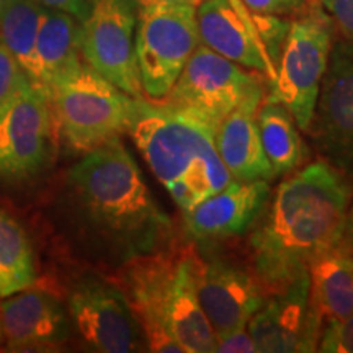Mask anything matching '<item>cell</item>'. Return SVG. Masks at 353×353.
<instances>
[{
    "mask_svg": "<svg viewBox=\"0 0 353 353\" xmlns=\"http://www.w3.org/2000/svg\"><path fill=\"white\" fill-rule=\"evenodd\" d=\"M136 7H161V6H193L196 7L201 0H134Z\"/></svg>",
    "mask_w": 353,
    "mask_h": 353,
    "instance_id": "1f68e13d",
    "label": "cell"
},
{
    "mask_svg": "<svg viewBox=\"0 0 353 353\" xmlns=\"http://www.w3.org/2000/svg\"><path fill=\"white\" fill-rule=\"evenodd\" d=\"M339 247H342L343 250H347L348 254L353 255V201L350 203V206H348L345 224H343L342 239Z\"/></svg>",
    "mask_w": 353,
    "mask_h": 353,
    "instance_id": "4dcf8cb0",
    "label": "cell"
},
{
    "mask_svg": "<svg viewBox=\"0 0 353 353\" xmlns=\"http://www.w3.org/2000/svg\"><path fill=\"white\" fill-rule=\"evenodd\" d=\"M353 198L348 175L327 161L309 164L278 185L250 237L254 270L268 293L285 288L322 254L339 247Z\"/></svg>",
    "mask_w": 353,
    "mask_h": 353,
    "instance_id": "6da1fadb",
    "label": "cell"
},
{
    "mask_svg": "<svg viewBox=\"0 0 353 353\" xmlns=\"http://www.w3.org/2000/svg\"><path fill=\"white\" fill-rule=\"evenodd\" d=\"M332 50V33L321 13L291 21L272 81L270 100L293 114L301 131L311 126L321 83Z\"/></svg>",
    "mask_w": 353,
    "mask_h": 353,
    "instance_id": "52a82bcc",
    "label": "cell"
},
{
    "mask_svg": "<svg viewBox=\"0 0 353 353\" xmlns=\"http://www.w3.org/2000/svg\"><path fill=\"white\" fill-rule=\"evenodd\" d=\"M262 97L263 88L249 94L216 126V149L231 179L237 182H270L275 176L265 156L255 118Z\"/></svg>",
    "mask_w": 353,
    "mask_h": 353,
    "instance_id": "ac0fdd59",
    "label": "cell"
},
{
    "mask_svg": "<svg viewBox=\"0 0 353 353\" xmlns=\"http://www.w3.org/2000/svg\"><path fill=\"white\" fill-rule=\"evenodd\" d=\"M34 2L41 3L43 7L69 13V15H72L74 19L82 23L88 17V13H90L94 0H34Z\"/></svg>",
    "mask_w": 353,
    "mask_h": 353,
    "instance_id": "f546056e",
    "label": "cell"
},
{
    "mask_svg": "<svg viewBox=\"0 0 353 353\" xmlns=\"http://www.w3.org/2000/svg\"><path fill=\"white\" fill-rule=\"evenodd\" d=\"M138 10L136 59L141 87L149 100L164 101L201 43L196 7L161 6Z\"/></svg>",
    "mask_w": 353,
    "mask_h": 353,
    "instance_id": "8992f818",
    "label": "cell"
},
{
    "mask_svg": "<svg viewBox=\"0 0 353 353\" xmlns=\"http://www.w3.org/2000/svg\"><path fill=\"white\" fill-rule=\"evenodd\" d=\"M44 8L34 0H10L0 12V39L32 83L37 76L34 51Z\"/></svg>",
    "mask_w": 353,
    "mask_h": 353,
    "instance_id": "7402d4cb",
    "label": "cell"
},
{
    "mask_svg": "<svg viewBox=\"0 0 353 353\" xmlns=\"http://www.w3.org/2000/svg\"><path fill=\"white\" fill-rule=\"evenodd\" d=\"M195 262L190 250L170 245L120 265L117 285L139 322L149 352H214L218 339L198 301Z\"/></svg>",
    "mask_w": 353,
    "mask_h": 353,
    "instance_id": "3957f363",
    "label": "cell"
},
{
    "mask_svg": "<svg viewBox=\"0 0 353 353\" xmlns=\"http://www.w3.org/2000/svg\"><path fill=\"white\" fill-rule=\"evenodd\" d=\"M321 6L343 37L353 41V0H321Z\"/></svg>",
    "mask_w": 353,
    "mask_h": 353,
    "instance_id": "4316f807",
    "label": "cell"
},
{
    "mask_svg": "<svg viewBox=\"0 0 353 353\" xmlns=\"http://www.w3.org/2000/svg\"><path fill=\"white\" fill-rule=\"evenodd\" d=\"M68 188L83 228L120 265L172 245L174 224L120 138L83 154L69 170Z\"/></svg>",
    "mask_w": 353,
    "mask_h": 353,
    "instance_id": "7a4b0ae2",
    "label": "cell"
},
{
    "mask_svg": "<svg viewBox=\"0 0 353 353\" xmlns=\"http://www.w3.org/2000/svg\"><path fill=\"white\" fill-rule=\"evenodd\" d=\"M37 278L32 242L19 221L0 210V296L30 288Z\"/></svg>",
    "mask_w": 353,
    "mask_h": 353,
    "instance_id": "603a6c76",
    "label": "cell"
},
{
    "mask_svg": "<svg viewBox=\"0 0 353 353\" xmlns=\"http://www.w3.org/2000/svg\"><path fill=\"white\" fill-rule=\"evenodd\" d=\"M48 101L69 148L85 154L126 132L134 99L82 63L52 83Z\"/></svg>",
    "mask_w": 353,
    "mask_h": 353,
    "instance_id": "5b68a950",
    "label": "cell"
},
{
    "mask_svg": "<svg viewBox=\"0 0 353 353\" xmlns=\"http://www.w3.org/2000/svg\"><path fill=\"white\" fill-rule=\"evenodd\" d=\"M134 0H94L81 23L83 61L132 99H144L136 59Z\"/></svg>",
    "mask_w": 353,
    "mask_h": 353,
    "instance_id": "9c48e42d",
    "label": "cell"
},
{
    "mask_svg": "<svg viewBox=\"0 0 353 353\" xmlns=\"http://www.w3.org/2000/svg\"><path fill=\"white\" fill-rule=\"evenodd\" d=\"M252 21L268 59H270L273 68H276L278 57H280L291 23L281 20L278 15H260V13H254Z\"/></svg>",
    "mask_w": 353,
    "mask_h": 353,
    "instance_id": "cb8c5ba5",
    "label": "cell"
},
{
    "mask_svg": "<svg viewBox=\"0 0 353 353\" xmlns=\"http://www.w3.org/2000/svg\"><path fill=\"white\" fill-rule=\"evenodd\" d=\"M241 3L260 15H286L299 10L304 0H241Z\"/></svg>",
    "mask_w": 353,
    "mask_h": 353,
    "instance_id": "83f0119b",
    "label": "cell"
},
{
    "mask_svg": "<svg viewBox=\"0 0 353 353\" xmlns=\"http://www.w3.org/2000/svg\"><path fill=\"white\" fill-rule=\"evenodd\" d=\"M26 81V74L0 39V108L20 90Z\"/></svg>",
    "mask_w": 353,
    "mask_h": 353,
    "instance_id": "484cf974",
    "label": "cell"
},
{
    "mask_svg": "<svg viewBox=\"0 0 353 353\" xmlns=\"http://www.w3.org/2000/svg\"><path fill=\"white\" fill-rule=\"evenodd\" d=\"M307 132L330 165L353 176V41L335 43Z\"/></svg>",
    "mask_w": 353,
    "mask_h": 353,
    "instance_id": "7c38bea8",
    "label": "cell"
},
{
    "mask_svg": "<svg viewBox=\"0 0 353 353\" xmlns=\"http://www.w3.org/2000/svg\"><path fill=\"white\" fill-rule=\"evenodd\" d=\"M311 304L322 321H343L353 314V255L335 247L309 265Z\"/></svg>",
    "mask_w": 353,
    "mask_h": 353,
    "instance_id": "ffe728a7",
    "label": "cell"
},
{
    "mask_svg": "<svg viewBox=\"0 0 353 353\" xmlns=\"http://www.w3.org/2000/svg\"><path fill=\"white\" fill-rule=\"evenodd\" d=\"M216 128L164 101L134 99L126 132L182 213L231 182Z\"/></svg>",
    "mask_w": 353,
    "mask_h": 353,
    "instance_id": "277c9868",
    "label": "cell"
},
{
    "mask_svg": "<svg viewBox=\"0 0 353 353\" xmlns=\"http://www.w3.org/2000/svg\"><path fill=\"white\" fill-rule=\"evenodd\" d=\"M259 88H263L259 77L200 43L164 103L195 114L216 128Z\"/></svg>",
    "mask_w": 353,
    "mask_h": 353,
    "instance_id": "ba28073f",
    "label": "cell"
},
{
    "mask_svg": "<svg viewBox=\"0 0 353 353\" xmlns=\"http://www.w3.org/2000/svg\"><path fill=\"white\" fill-rule=\"evenodd\" d=\"M69 316L92 350L138 352L143 330L120 286L97 275L82 276L69 291Z\"/></svg>",
    "mask_w": 353,
    "mask_h": 353,
    "instance_id": "8fae6325",
    "label": "cell"
},
{
    "mask_svg": "<svg viewBox=\"0 0 353 353\" xmlns=\"http://www.w3.org/2000/svg\"><path fill=\"white\" fill-rule=\"evenodd\" d=\"M2 339H3V334H2V324H0V342H2Z\"/></svg>",
    "mask_w": 353,
    "mask_h": 353,
    "instance_id": "836d02e7",
    "label": "cell"
},
{
    "mask_svg": "<svg viewBox=\"0 0 353 353\" xmlns=\"http://www.w3.org/2000/svg\"><path fill=\"white\" fill-rule=\"evenodd\" d=\"M255 342L249 330L239 329L231 332L226 337H219L216 342L214 353H255Z\"/></svg>",
    "mask_w": 353,
    "mask_h": 353,
    "instance_id": "f1b7e54d",
    "label": "cell"
},
{
    "mask_svg": "<svg viewBox=\"0 0 353 353\" xmlns=\"http://www.w3.org/2000/svg\"><path fill=\"white\" fill-rule=\"evenodd\" d=\"M81 56V21L65 12L44 8L34 51L33 85L48 99L52 83L82 64Z\"/></svg>",
    "mask_w": 353,
    "mask_h": 353,
    "instance_id": "d6986e66",
    "label": "cell"
},
{
    "mask_svg": "<svg viewBox=\"0 0 353 353\" xmlns=\"http://www.w3.org/2000/svg\"><path fill=\"white\" fill-rule=\"evenodd\" d=\"M257 126L262 148L275 176L296 170L303 162V143L293 114L280 101L268 99L259 107Z\"/></svg>",
    "mask_w": 353,
    "mask_h": 353,
    "instance_id": "44dd1931",
    "label": "cell"
},
{
    "mask_svg": "<svg viewBox=\"0 0 353 353\" xmlns=\"http://www.w3.org/2000/svg\"><path fill=\"white\" fill-rule=\"evenodd\" d=\"M322 319L311 304L309 273L272 293L247 324L257 352H316Z\"/></svg>",
    "mask_w": 353,
    "mask_h": 353,
    "instance_id": "4fadbf2b",
    "label": "cell"
},
{
    "mask_svg": "<svg viewBox=\"0 0 353 353\" xmlns=\"http://www.w3.org/2000/svg\"><path fill=\"white\" fill-rule=\"evenodd\" d=\"M317 352L353 353V314L343 321H330L321 332Z\"/></svg>",
    "mask_w": 353,
    "mask_h": 353,
    "instance_id": "d4e9b609",
    "label": "cell"
},
{
    "mask_svg": "<svg viewBox=\"0 0 353 353\" xmlns=\"http://www.w3.org/2000/svg\"><path fill=\"white\" fill-rule=\"evenodd\" d=\"M8 2H10V0H0V12H2L3 8H6V6H7Z\"/></svg>",
    "mask_w": 353,
    "mask_h": 353,
    "instance_id": "d6a6232c",
    "label": "cell"
},
{
    "mask_svg": "<svg viewBox=\"0 0 353 353\" xmlns=\"http://www.w3.org/2000/svg\"><path fill=\"white\" fill-rule=\"evenodd\" d=\"M270 196L267 180L237 182L196 203L183 213L185 229L196 241H218L244 234L260 218Z\"/></svg>",
    "mask_w": 353,
    "mask_h": 353,
    "instance_id": "2e32d148",
    "label": "cell"
},
{
    "mask_svg": "<svg viewBox=\"0 0 353 353\" xmlns=\"http://www.w3.org/2000/svg\"><path fill=\"white\" fill-rule=\"evenodd\" d=\"M196 296L216 339L245 329L265 298L257 276L229 260L195 262Z\"/></svg>",
    "mask_w": 353,
    "mask_h": 353,
    "instance_id": "5bb4252c",
    "label": "cell"
},
{
    "mask_svg": "<svg viewBox=\"0 0 353 353\" xmlns=\"http://www.w3.org/2000/svg\"><path fill=\"white\" fill-rule=\"evenodd\" d=\"M52 125L50 101L26 81L0 108V179L26 180L48 164Z\"/></svg>",
    "mask_w": 353,
    "mask_h": 353,
    "instance_id": "30bf717a",
    "label": "cell"
},
{
    "mask_svg": "<svg viewBox=\"0 0 353 353\" xmlns=\"http://www.w3.org/2000/svg\"><path fill=\"white\" fill-rule=\"evenodd\" d=\"M196 25L201 44L242 68L267 72L273 81L275 68L241 0H201L196 6Z\"/></svg>",
    "mask_w": 353,
    "mask_h": 353,
    "instance_id": "e0dca14e",
    "label": "cell"
},
{
    "mask_svg": "<svg viewBox=\"0 0 353 353\" xmlns=\"http://www.w3.org/2000/svg\"><path fill=\"white\" fill-rule=\"evenodd\" d=\"M0 324L8 350H52L70 335L69 316L57 298L25 288L3 299Z\"/></svg>",
    "mask_w": 353,
    "mask_h": 353,
    "instance_id": "9a60e30c",
    "label": "cell"
}]
</instances>
